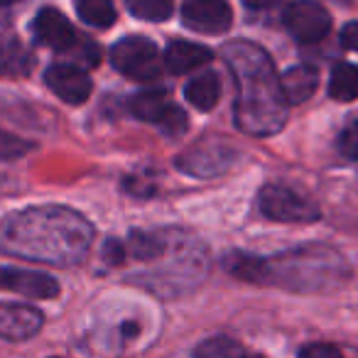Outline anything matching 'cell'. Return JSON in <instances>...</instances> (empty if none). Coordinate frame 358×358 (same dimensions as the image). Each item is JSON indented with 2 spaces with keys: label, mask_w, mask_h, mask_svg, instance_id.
<instances>
[{
  "label": "cell",
  "mask_w": 358,
  "mask_h": 358,
  "mask_svg": "<svg viewBox=\"0 0 358 358\" xmlns=\"http://www.w3.org/2000/svg\"><path fill=\"white\" fill-rule=\"evenodd\" d=\"M94 229L66 206L47 204L6 216L0 224V253L35 263L69 268L89 253Z\"/></svg>",
  "instance_id": "cell-1"
},
{
  "label": "cell",
  "mask_w": 358,
  "mask_h": 358,
  "mask_svg": "<svg viewBox=\"0 0 358 358\" xmlns=\"http://www.w3.org/2000/svg\"><path fill=\"white\" fill-rule=\"evenodd\" d=\"M221 55L236 81V125L258 138L280 133L289 103L268 52L255 42L234 40Z\"/></svg>",
  "instance_id": "cell-2"
},
{
  "label": "cell",
  "mask_w": 358,
  "mask_h": 358,
  "mask_svg": "<svg viewBox=\"0 0 358 358\" xmlns=\"http://www.w3.org/2000/svg\"><path fill=\"white\" fill-rule=\"evenodd\" d=\"M336 260L327 248H299L275 258H258L253 282L282 285L289 289H319L324 280L334 278Z\"/></svg>",
  "instance_id": "cell-3"
},
{
  "label": "cell",
  "mask_w": 358,
  "mask_h": 358,
  "mask_svg": "<svg viewBox=\"0 0 358 358\" xmlns=\"http://www.w3.org/2000/svg\"><path fill=\"white\" fill-rule=\"evenodd\" d=\"M260 211L268 219L282 224H312L322 216L319 206L309 196L285 185H268L260 192Z\"/></svg>",
  "instance_id": "cell-4"
},
{
  "label": "cell",
  "mask_w": 358,
  "mask_h": 358,
  "mask_svg": "<svg viewBox=\"0 0 358 358\" xmlns=\"http://www.w3.org/2000/svg\"><path fill=\"white\" fill-rule=\"evenodd\" d=\"M113 66L135 81H155L162 74V57L148 37H125L110 52Z\"/></svg>",
  "instance_id": "cell-5"
},
{
  "label": "cell",
  "mask_w": 358,
  "mask_h": 358,
  "mask_svg": "<svg viewBox=\"0 0 358 358\" xmlns=\"http://www.w3.org/2000/svg\"><path fill=\"white\" fill-rule=\"evenodd\" d=\"M287 32L302 45H314L324 40L331 30V15L317 0H292L282 13Z\"/></svg>",
  "instance_id": "cell-6"
},
{
  "label": "cell",
  "mask_w": 358,
  "mask_h": 358,
  "mask_svg": "<svg viewBox=\"0 0 358 358\" xmlns=\"http://www.w3.org/2000/svg\"><path fill=\"white\" fill-rule=\"evenodd\" d=\"M130 110L135 113V118L159 125L172 138H177V135H182L187 130L185 110L169 103L164 91H143V94L133 96L130 99Z\"/></svg>",
  "instance_id": "cell-7"
},
{
  "label": "cell",
  "mask_w": 358,
  "mask_h": 358,
  "mask_svg": "<svg viewBox=\"0 0 358 358\" xmlns=\"http://www.w3.org/2000/svg\"><path fill=\"white\" fill-rule=\"evenodd\" d=\"M182 20L189 30L201 35H221L234 22L229 0H185Z\"/></svg>",
  "instance_id": "cell-8"
},
{
  "label": "cell",
  "mask_w": 358,
  "mask_h": 358,
  "mask_svg": "<svg viewBox=\"0 0 358 358\" xmlns=\"http://www.w3.org/2000/svg\"><path fill=\"white\" fill-rule=\"evenodd\" d=\"M45 81L52 94L69 106H81L91 96V79L76 64H52L45 71Z\"/></svg>",
  "instance_id": "cell-9"
},
{
  "label": "cell",
  "mask_w": 358,
  "mask_h": 358,
  "mask_svg": "<svg viewBox=\"0 0 358 358\" xmlns=\"http://www.w3.org/2000/svg\"><path fill=\"white\" fill-rule=\"evenodd\" d=\"M0 289L17 292V294H22V297H30V299H52L59 294V282L45 273L0 268Z\"/></svg>",
  "instance_id": "cell-10"
},
{
  "label": "cell",
  "mask_w": 358,
  "mask_h": 358,
  "mask_svg": "<svg viewBox=\"0 0 358 358\" xmlns=\"http://www.w3.org/2000/svg\"><path fill=\"white\" fill-rule=\"evenodd\" d=\"M32 32H35L40 45L57 52H66L79 37L74 32V27L69 25V20L55 8H45V10L37 13L35 22H32Z\"/></svg>",
  "instance_id": "cell-11"
},
{
  "label": "cell",
  "mask_w": 358,
  "mask_h": 358,
  "mask_svg": "<svg viewBox=\"0 0 358 358\" xmlns=\"http://www.w3.org/2000/svg\"><path fill=\"white\" fill-rule=\"evenodd\" d=\"M42 329V314L27 304H0V338L25 341Z\"/></svg>",
  "instance_id": "cell-12"
},
{
  "label": "cell",
  "mask_w": 358,
  "mask_h": 358,
  "mask_svg": "<svg viewBox=\"0 0 358 358\" xmlns=\"http://www.w3.org/2000/svg\"><path fill=\"white\" fill-rule=\"evenodd\" d=\"M211 57H214L211 50H206L204 45H194V42H187V40H174L167 47V52H164V66L172 74H187V71H194L199 66L209 64Z\"/></svg>",
  "instance_id": "cell-13"
},
{
  "label": "cell",
  "mask_w": 358,
  "mask_h": 358,
  "mask_svg": "<svg viewBox=\"0 0 358 358\" xmlns=\"http://www.w3.org/2000/svg\"><path fill=\"white\" fill-rule=\"evenodd\" d=\"M280 84H282V94L289 106L304 103V101L317 91L319 71L309 64L292 66V69H287L282 76H280Z\"/></svg>",
  "instance_id": "cell-14"
},
{
  "label": "cell",
  "mask_w": 358,
  "mask_h": 358,
  "mask_svg": "<svg viewBox=\"0 0 358 358\" xmlns=\"http://www.w3.org/2000/svg\"><path fill=\"white\" fill-rule=\"evenodd\" d=\"M32 52L17 37H0V76H25L32 69Z\"/></svg>",
  "instance_id": "cell-15"
},
{
  "label": "cell",
  "mask_w": 358,
  "mask_h": 358,
  "mask_svg": "<svg viewBox=\"0 0 358 358\" xmlns=\"http://www.w3.org/2000/svg\"><path fill=\"white\" fill-rule=\"evenodd\" d=\"M185 96L192 106H196L199 110H211L221 99V81L216 74L204 71V74L194 76V79L187 84Z\"/></svg>",
  "instance_id": "cell-16"
},
{
  "label": "cell",
  "mask_w": 358,
  "mask_h": 358,
  "mask_svg": "<svg viewBox=\"0 0 358 358\" xmlns=\"http://www.w3.org/2000/svg\"><path fill=\"white\" fill-rule=\"evenodd\" d=\"M329 96L336 101L358 99V64L341 62L334 66L331 79H329Z\"/></svg>",
  "instance_id": "cell-17"
},
{
  "label": "cell",
  "mask_w": 358,
  "mask_h": 358,
  "mask_svg": "<svg viewBox=\"0 0 358 358\" xmlns=\"http://www.w3.org/2000/svg\"><path fill=\"white\" fill-rule=\"evenodd\" d=\"M76 10L86 25L110 27L115 22L113 0H76Z\"/></svg>",
  "instance_id": "cell-18"
},
{
  "label": "cell",
  "mask_w": 358,
  "mask_h": 358,
  "mask_svg": "<svg viewBox=\"0 0 358 358\" xmlns=\"http://www.w3.org/2000/svg\"><path fill=\"white\" fill-rule=\"evenodd\" d=\"M130 253H133L135 260H143V263H150V260H159L167 250V241H162L155 234H143V231H135L130 236L128 243Z\"/></svg>",
  "instance_id": "cell-19"
},
{
  "label": "cell",
  "mask_w": 358,
  "mask_h": 358,
  "mask_svg": "<svg viewBox=\"0 0 358 358\" xmlns=\"http://www.w3.org/2000/svg\"><path fill=\"white\" fill-rule=\"evenodd\" d=\"M128 3V10L133 13L135 17L140 20H167L174 10V3L172 0H125Z\"/></svg>",
  "instance_id": "cell-20"
},
{
  "label": "cell",
  "mask_w": 358,
  "mask_h": 358,
  "mask_svg": "<svg viewBox=\"0 0 358 358\" xmlns=\"http://www.w3.org/2000/svg\"><path fill=\"white\" fill-rule=\"evenodd\" d=\"M64 55H69L71 59H76V64H86V66L99 64V59H101L99 47H96L94 42H91L89 37H84V35L76 37V42L64 52Z\"/></svg>",
  "instance_id": "cell-21"
},
{
  "label": "cell",
  "mask_w": 358,
  "mask_h": 358,
  "mask_svg": "<svg viewBox=\"0 0 358 358\" xmlns=\"http://www.w3.org/2000/svg\"><path fill=\"white\" fill-rule=\"evenodd\" d=\"M238 353H243V348L238 346L236 341H231V338H209L206 343H201L199 348H196V356H211V358H219V356H238Z\"/></svg>",
  "instance_id": "cell-22"
},
{
  "label": "cell",
  "mask_w": 358,
  "mask_h": 358,
  "mask_svg": "<svg viewBox=\"0 0 358 358\" xmlns=\"http://www.w3.org/2000/svg\"><path fill=\"white\" fill-rule=\"evenodd\" d=\"M30 150H32V143H27V140L8 133V130H0V159L22 157V155L30 152Z\"/></svg>",
  "instance_id": "cell-23"
},
{
  "label": "cell",
  "mask_w": 358,
  "mask_h": 358,
  "mask_svg": "<svg viewBox=\"0 0 358 358\" xmlns=\"http://www.w3.org/2000/svg\"><path fill=\"white\" fill-rule=\"evenodd\" d=\"M338 148H341V152L346 155L348 159H356V162H358V120H356V123H351L341 133Z\"/></svg>",
  "instance_id": "cell-24"
},
{
  "label": "cell",
  "mask_w": 358,
  "mask_h": 358,
  "mask_svg": "<svg viewBox=\"0 0 358 358\" xmlns=\"http://www.w3.org/2000/svg\"><path fill=\"white\" fill-rule=\"evenodd\" d=\"M304 358H338L341 351L336 346H329V343H312V346H304L302 351Z\"/></svg>",
  "instance_id": "cell-25"
},
{
  "label": "cell",
  "mask_w": 358,
  "mask_h": 358,
  "mask_svg": "<svg viewBox=\"0 0 358 358\" xmlns=\"http://www.w3.org/2000/svg\"><path fill=\"white\" fill-rule=\"evenodd\" d=\"M103 258H106V263H110V265L123 263V260H125V245L120 243V241L110 238L108 243H106V248H103Z\"/></svg>",
  "instance_id": "cell-26"
},
{
  "label": "cell",
  "mask_w": 358,
  "mask_h": 358,
  "mask_svg": "<svg viewBox=\"0 0 358 358\" xmlns=\"http://www.w3.org/2000/svg\"><path fill=\"white\" fill-rule=\"evenodd\" d=\"M341 45L353 52H358V20L348 22V25L341 30Z\"/></svg>",
  "instance_id": "cell-27"
},
{
  "label": "cell",
  "mask_w": 358,
  "mask_h": 358,
  "mask_svg": "<svg viewBox=\"0 0 358 358\" xmlns=\"http://www.w3.org/2000/svg\"><path fill=\"white\" fill-rule=\"evenodd\" d=\"M248 8H255V10H265V8H273L278 6L280 0H243Z\"/></svg>",
  "instance_id": "cell-28"
},
{
  "label": "cell",
  "mask_w": 358,
  "mask_h": 358,
  "mask_svg": "<svg viewBox=\"0 0 358 358\" xmlns=\"http://www.w3.org/2000/svg\"><path fill=\"white\" fill-rule=\"evenodd\" d=\"M10 3H15V0H0V6H10Z\"/></svg>",
  "instance_id": "cell-29"
}]
</instances>
